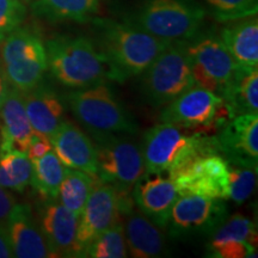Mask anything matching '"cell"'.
<instances>
[{"label": "cell", "mask_w": 258, "mask_h": 258, "mask_svg": "<svg viewBox=\"0 0 258 258\" xmlns=\"http://www.w3.org/2000/svg\"><path fill=\"white\" fill-rule=\"evenodd\" d=\"M27 16L22 0H0V42L19 28Z\"/></svg>", "instance_id": "cell-32"}, {"label": "cell", "mask_w": 258, "mask_h": 258, "mask_svg": "<svg viewBox=\"0 0 258 258\" xmlns=\"http://www.w3.org/2000/svg\"><path fill=\"white\" fill-rule=\"evenodd\" d=\"M127 256L124 227L123 222L120 220L98 235L83 254V257L91 258H124Z\"/></svg>", "instance_id": "cell-29"}, {"label": "cell", "mask_w": 258, "mask_h": 258, "mask_svg": "<svg viewBox=\"0 0 258 258\" xmlns=\"http://www.w3.org/2000/svg\"><path fill=\"white\" fill-rule=\"evenodd\" d=\"M219 37L238 66H258V21L256 16L230 22V24L221 29Z\"/></svg>", "instance_id": "cell-23"}, {"label": "cell", "mask_w": 258, "mask_h": 258, "mask_svg": "<svg viewBox=\"0 0 258 258\" xmlns=\"http://www.w3.org/2000/svg\"><path fill=\"white\" fill-rule=\"evenodd\" d=\"M128 134L95 135L97 177L110 184L118 194H129L145 173L143 153Z\"/></svg>", "instance_id": "cell-8"}, {"label": "cell", "mask_w": 258, "mask_h": 258, "mask_svg": "<svg viewBox=\"0 0 258 258\" xmlns=\"http://www.w3.org/2000/svg\"><path fill=\"white\" fill-rule=\"evenodd\" d=\"M95 27L96 47L108 64L109 79L118 83L141 76L171 43L132 23L96 19Z\"/></svg>", "instance_id": "cell-1"}, {"label": "cell", "mask_w": 258, "mask_h": 258, "mask_svg": "<svg viewBox=\"0 0 258 258\" xmlns=\"http://www.w3.org/2000/svg\"><path fill=\"white\" fill-rule=\"evenodd\" d=\"M195 85L221 96L238 64L219 36L199 35L186 40Z\"/></svg>", "instance_id": "cell-9"}, {"label": "cell", "mask_w": 258, "mask_h": 258, "mask_svg": "<svg viewBox=\"0 0 258 258\" xmlns=\"http://www.w3.org/2000/svg\"><path fill=\"white\" fill-rule=\"evenodd\" d=\"M141 76V91L154 108L165 106L192 88L195 82L186 41L171 42Z\"/></svg>", "instance_id": "cell-5"}, {"label": "cell", "mask_w": 258, "mask_h": 258, "mask_svg": "<svg viewBox=\"0 0 258 258\" xmlns=\"http://www.w3.org/2000/svg\"><path fill=\"white\" fill-rule=\"evenodd\" d=\"M50 151H53V144H51L49 138L37 133L32 134L27 150V154L30 158V160L38 159Z\"/></svg>", "instance_id": "cell-33"}, {"label": "cell", "mask_w": 258, "mask_h": 258, "mask_svg": "<svg viewBox=\"0 0 258 258\" xmlns=\"http://www.w3.org/2000/svg\"><path fill=\"white\" fill-rule=\"evenodd\" d=\"M257 226L241 214L226 219L211 234L208 256L217 258H246L257 254Z\"/></svg>", "instance_id": "cell-16"}, {"label": "cell", "mask_w": 258, "mask_h": 258, "mask_svg": "<svg viewBox=\"0 0 258 258\" xmlns=\"http://www.w3.org/2000/svg\"><path fill=\"white\" fill-rule=\"evenodd\" d=\"M9 88H10L9 83L6 82L4 74H3L2 71H0V106L3 104V101H4L6 93H8Z\"/></svg>", "instance_id": "cell-36"}, {"label": "cell", "mask_w": 258, "mask_h": 258, "mask_svg": "<svg viewBox=\"0 0 258 258\" xmlns=\"http://www.w3.org/2000/svg\"><path fill=\"white\" fill-rule=\"evenodd\" d=\"M124 239L128 252L135 258H156L166 252L165 235L160 227L132 209L125 214Z\"/></svg>", "instance_id": "cell-22"}, {"label": "cell", "mask_w": 258, "mask_h": 258, "mask_svg": "<svg viewBox=\"0 0 258 258\" xmlns=\"http://www.w3.org/2000/svg\"><path fill=\"white\" fill-rule=\"evenodd\" d=\"M97 176H91L84 171L67 169L57 194V200L77 218H79L92 191Z\"/></svg>", "instance_id": "cell-27"}, {"label": "cell", "mask_w": 258, "mask_h": 258, "mask_svg": "<svg viewBox=\"0 0 258 258\" xmlns=\"http://www.w3.org/2000/svg\"><path fill=\"white\" fill-rule=\"evenodd\" d=\"M14 257L4 226H0V258Z\"/></svg>", "instance_id": "cell-35"}, {"label": "cell", "mask_w": 258, "mask_h": 258, "mask_svg": "<svg viewBox=\"0 0 258 258\" xmlns=\"http://www.w3.org/2000/svg\"><path fill=\"white\" fill-rule=\"evenodd\" d=\"M50 140L53 151L64 166L91 176L97 175L96 146L82 129L72 122L64 121Z\"/></svg>", "instance_id": "cell-20"}, {"label": "cell", "mask_w": 258, "mask_h": 258, "mask_svg": "<svg viewBox=\"0 0 258 258\" xmlns=\"http://www.w3.org/2000/svg\"><path fill=\"white\" fill-rule=\"evenodd\" d=\"M0 60L6 82L22 93L37 86L48 71L46 46L30 28L19 27L2 41Z\"/></svg>", "instance_id": "cell-7"}, {"label": "cell", "mask_w": 258, "mask_h": 258, "mask_svg": "<svg viewBox=\"0 0 258 258\" xmlns=\"http://www.w3.org/2000/svg\"><path fill=\"white\" fill-rule=\"evenodd\" d=\"M32 161L21 151H8L0 154V186L22 192L30 185Z\"/></svg>", "instance_id": "cell-28"}, {"label": "cell", "mask_w": 258, "mask_h": 258, "mask_svg": "<svg viewBox=\"0 0 258 258\" xmlns=\"http://www.w3.org/2000/svg\"><path fill=\"white\" fill-rule=\"evenodd\" d=\"M120 215L116 190L97 177L92 191L78 218L73 257H83L89 245L120 220Z\"/></svg>", "instance_id": "cell-13"}, {"label": "cell", "mask_w": 258, "mask_h": 258, "mask_svg": "<svg viewBox=\"0 0 258 258\" xmlns=\"http://www.w3.org/2000/svg\"><path fill=\"white\" fill-rule=\"evenodd\" d=\"M231 118L222 98L207 89L194 85L164 106L161 122L184 129L215 128Z\"/></svg>", "instance_id": "cell-10"}, {"label": "cell", "mask_w": 258, "mask_h": 258, "mask_svg": "<svg viewBox=\"0 0 258 258\" xmlns=\"http://www.w3.org/2000/svg\"><path fill=\"white\" fill-rule=\"evenodd\" d=\"M77 121L92 137L99 134H135L138 124L104 83L76 89L64 97Z\"/></svg>", "instance_id": "cell-4"}, {"label": "cell", "mask_w": 258, "mask_h": 258, "mask_svg": "<svg viewBox=\"0 0 258 258\" xmlns=\"http://www.w3.org/2000/svg\"><path fill=\"white\" fill-rule=\"evenodd\" d=\"M133 201L145 217L154 222L158 227H167L171 211L179 192L173 180L161 175L144 173L135 183L133 189Z\"/></svg>", "instance_id": "cell-15"}, {"label": "cell", "mask_w": 258, "mask_h": 258, "mask_svg": "<svg viewBox=\"0 0 258 258\" xmlns=\"http://www.w3.org/2000/svg\"><path fill=\"white\" fill-rule=\"evenodd\" d=\"M215 137L220 153L228 164L257 167L258 116L237 115L219 125Z\"/></svg>", "instance_id": "cell-14"}, {"label": "cell", "mask_w": 258, "mask_h": 258, "mask_svg": "<svg viewBox=\"0 0 258 258\" xmlns=\"http://www.w3.org/2000/svg\"><path fill=\"white\" fill-rule=\"evenodd\" d=\"M44 46L48 70L67 88H88L109 79L104 56L88 37L59 36L47 41Z\"/></svg>", "instance_id": "cell-3"}, {"label": "cell", "mask_w": 258, "mask_h": 258, "mask_svg": "<svg viewBox=\"0 0 258 258\" xmlns=\"http://www.w3.org/2000/svg\"><path fill=\"white\" fill-rule=\"evenodd\" d=\"M2 141H3V138H2V127H0V148H2Z\"/></svg>", "instance_id": "cell-37"}, {"label": "cell", "mask_w": 258, "mask_h": 258, "mask_svg": "<svg viewBox=\"0 0 258 258\" xmlns=\"http://www.w3.org/2000/svg\"><path fill=\"white\" fill-rule=\"evenodd\" d=\"M32 161L30 184L43 199H57L61 183L66 175V167L54 151Z\"/></svg>", "instance_id": "cell-26"}, {"label": "cell", "mask_w": 258, "mask_h": 258, "mask_svg": "<svg viewBox=\"0 0 258 258\" xmlns=\"http://www.w3.org/2000/svg\"><path fill=\"white\" fill-rule=\"evenodd\" d=\"M206 11L222 23L256 16L258 0H205Z\"/></svg>", "instance_id": "cell-30"}, {"label": "cell", "mask_w": 258, "mask_h": 258, "mask_svg": "<svg viewBox=\"0 0 258 258\" xmlns=\"http://www.w3.org/2000/svg\"><path fill=\"white\" fill-rule=\"evenodd\" d=\"M207 152H220L215 137L188 134L184 128L165 122L148 129L141 146L145 173L148 175H171Z\"/></svg>", "instance_id": "cell-2"}, {"label": "cell", "mask_w": 258, "mask_h": 258, "mask_svg": "<svg viewBox=\"0 0 258 258\" xmlns=\"http://www.w3.org/2000/svg\"><path fill=\"white\" fill-rule=\"evenodd\" d=\"M24 105L34 133L51 139L66 121V106L55 90L40 83L23 93Z\"/></svg>", "instance_id": "cell-19"}, {"label": "cell", "mask_w": 258, "mask_h": 258, "mask_svg": "<svg viewBox=\"0 0 258 258\" xmlns=\"http://www.w3.org/2000/svg\"><path fill=\"white\" fill-rule=\"evenodd\" d=\"M169 177L175 183L179 195L194 194L228 200L230 164L220 152L199 154Z\"/></svg>", "instance_id": "cell-12"}, {"label": "cell", "mask_w": 258, "mask_h": 258, "mask_svg": "<svg viewBox=\"0 0 258 258\" xmlns=\"http://www.w3.org/2000/svg\"><path fill=\"white\" fill-rule=\"evenodd\" d=\"M231 117L258 112V70L257 67L238 66L221 93Z\"/></svg>", "instance_id": "cell-24"}, {"label": "cell", "mask_w": 258, "mask_h": 258, "mask_svg": "<svg viewBox=\"0 0 258 258\" xmlns=\"http://www.w3.org/2000/svg\"><path fill=\"white\" fill-rule=\"evenodd\" d=\"M16 205V200L8 189L0 186V226H4L8 219L10 212Z\"/></svg>", "instance_id": "cell-34"}, {"label": "cell", "mask_w": 258, "mask_h": 258, "mask_svg": "<svg viewBox=\"0 0 258 258\" xmlns=\"http://www.w3.org/2000/svg\"><path fill=\"white\" fill-rule=\"evenodd\" d=\"M257 182V167L230 164L228 200L241 205L252 195Z\"/></svg>", "instance_id": "cell-31"}, {"label": "cell", "mask_w": 258, "mask_h": 258, "mask_svg": "<svg viewBox=\"0 0 258 258\" xmlns=\"http://www.w3.org/2000/svg\"><path fill=\"white\" fill-rule=\"evenodd\" d=\"M14 257L49 258L51 252L31 207L16 203L4 225Z\"/></svg>", "instance_id": "cell-18"}, {"label": "cell", "mask_w": 258, "mask_h": 258, "mask_svg": "<svg viewBox=\"0 0 258 258\" xmlns=\"http://www.w3.org/2000/svg\"><path fill=\"white\" fill-rule=\"evenodd\" d=\"M37 222L53 257H73L78 218L57 199H44L37 206Z\"/></svg>", "instance_id": "cell-17"}, {"label": "cell", "mask_w": 258, "mask_h": 258, "mask_svg": "<svg viewBox=\"0 0 258 258\" xmlns=\"http://www.w3.org/2000/svg\"><path fill=\"white\" fill-rule=\"evenodd\" d=\"M228 217L225 200L183 194L179 195L171 211L167 224L173 239L196 235H211Z\"/></svg>", "instance_id": "cell-11"}, {"label": "cell", "mask_w": 258, "mask_h": 258, "mask_svg": "<svg viewBox=\"0 0 258 258\" xmlns=\"http://www.w3.org/2000/svg\"><path fill=\"white\" fill-rule=\"evenodd\" d=\"M205 17L198 0H146L132 24L161 40L186 41L199 34Z\"/></svg>", "instance_id": "cell-6"}, {"label": "cell", "mask_w": 258, "mask_h": 258, "mask_svg": "<svg viewBox=\"0 0 258 258\" xmlns=\"http://www.w3.org/2000/svg\"><path fill=\"white\" fill-rule=\"evenodd\" d=\"M0 127L3 138L0 154L12 150L27 153L34 131L25 110L23 93L12 86L0 106Z\"/></svg>", "instance_id": "cell-21"}, {"label": "cell", "mask_w": 258, "mask_h": 258, "mask_svg": "<svg viewBox=\"0 0 258 258\" xmlns=\"http://www.w3.org/2000/svg\"><path fill=\"white\" fill-rule=\"evenodd\" d=\"M98 0H34L32 14L49 22L91 21L98 12Z\"/></svg>", "instance_id": "cell-25"}]
</instances>
